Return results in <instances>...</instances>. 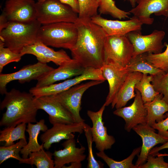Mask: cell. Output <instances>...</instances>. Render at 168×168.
<instances>
[{"instance_id": "6da1fadb", "label": "cell", "mask_w": 168, "mask_h": 168, "mask_svg": "<svg viewBox=\"0 0 168 168\" xmlns=\"http://www.w3.org/2000/svg\"><path fill=\"white\" fill-rule=\"evenodd\" d=\"M78 37L70 50L72 58L85 68H101L105 64L104 44L106 34L90 19H80L75 23Z\"/></svg>"}, {"instance_id": "7a4b0ae2", "label": "cell", "mask_w": 168, "mask_h": 168, "mask_svg": "<svg viewBox=\"0 0 168 168\" xmlns=\"http://www.w3.org/2000/svg\"><path fill=\"white\" fill-rule=\"evenodd\" d=\"M5 95L0 108L6 110L0 120V126H16L22 123L37 122L38 110L34 103V96L31 93L13 88Z\"/></svg>"}, {"instance_id": "3957f363", "label": "cell", "mask_w": 168, "mask_h": 168, "mask_svg": "<svg viewBox=\"0 0 168 168\" xmlns=\"http://www.w3.org/2000/svg\"><path fill=\"white\" fill-rule=\"evenodd\" d=\"M41 25L37 20L27 22H9L0 30V40L13 52L21 53L25 47L38 41V33Z\"/></svg>"}, {"instance_id": "277c9868", "label": "cell", "mask_w": 168, "mask_h": 168, "mask_svg": "<svg viewBox=\"0 0 168 168\" xmlns=\"http://www.w3.org/2000/svg\"><path fill=\"white\" fill-rule=\"evenodd\" d=\"M78 35L75 23L60 22L42 25L37 40L48 46L70 50L75 44Z\"/></svg>"}, {"instance_id": "5b68a950", "label": "cell", "mask_w": 168, "mask_h": 168, "mask_svg": "<svg viewBox=\"0 0 168 168\" xmlns=\"http://www.w3.org/2000/svg\"><path fill=\"white\" fill-rule=\"evenodd\" d=\"M36 19L42 25L60 22L75 23L78 14L59 0H45L36 3Z\"/></svg>"}, {"instance_id": "8992f818", "label": "cell", "mask_w": 168, "mask_h": 168, "mask_svg": "<svg viewBox=\"0 0 168 168\" xmlns=\"http://www.w3.org/2000/svg\"><path fill=\"white\" fill-rule=\"evenodd\" d=\"M133 53V45L126 35L106 36L104 44L105 64L126 66Z\"/></svg>"}, {"instance_id": "52a82bcc", "label": "cell", "mask_w": 168, "mask_h": 168, "mask_svg": "<svg viewBox=\"0 0 168 168\" xmlns=\"http://www.w3.org/2000/svg\"><path fill=\"white\" fill-rule=\"evenodd\" d=\"M103 82L91 80L77 84L65 91L52 96L69 112L75 123H83L85 120L81 117L80 113L82 95L89 88Z\"/></svg>"}, {"instance_id": "ba28073f", "label": "cell", "mask_w": 168, "mask_h": 168, "mask_svg": "<svg viewBox=\"0 0 168 168\" xmlns=\"http://www.w3.org/2000/svg\"><path fill=\"white\" fill-rule=\"evenodd\" d=\"M88 80L104 82L106 79L103 76L100 69L88 67L86 68L82 74L72 79L44 87H36L34 86L30 89L29 92L35 97L53 95L65 91L83 81Z\"/></svg>"}, {"instance_id": "9c48e42d", "label": "cell", "mask_w": 168, "mask_h": 168, "mask_svg": "<svg viewBox=\"0 0 168 168\" xmlns=\"http://www.w3.org/2000/svg\"><path fill=\"white\" fill-rule=\"evenodd\" d=\"M165 32L155 30L150 34L142 35L141 31L129 32L126 35L133 45V53L132 58L144 53L157 54L162 52L165 46L162 40Z\"/></svg>"}, {"instance_id": "30bf717a", "label": "cell", "mask_w": 168, "mask_h": 168, "mask_svg": "<svg viewBox=\"0 0 168 168\" xmlns=\"http://www.w3.org/2000/svg\"><path fill=\"white\" fill-rule=\"evenodd\" d=\"M54 68L47 63L38 61L36 63L28 65L19 71L8 74H0V92L5 94L7 92V85L10 82L18 80L23 84L32 80H38L42 78Z\"/></svg>"}, {"instance_id": "8fae6325", "label": "cell", "mask_w": 168, "mask_h": 168, "mask_svg": "<svg viewBox=\"0 0 168 168\" xmlns=\"http://www.w3.org/2000/svg\"><path fill=\"white\" fill-rule=\"evenodd\" d=\"M34 0H7L2 14L8 22H30L36 19Z\"/></svg>"}, {"instance_id": "7c38bea8", "label": "cell", "mask_w": 168, "mask_h": 168, "mask_svg": "<svg viewBox=\"0 0 168 168\" xmlns=\"http://www.w3.org/2000/svg\"><path fill=\"white\" fill-rule=\"evenodd\" d=\"M135 91L134 100L130 105L116 109L113 112L114 115L124 120V128L128 132H130L132 129L138 125L147 123V110L140 92L137 89H135Z\"/></svg>"}, {"instance_id": "4fadbf2b", "label": "cell", "mask_w": 168, "mask_h": 168, "mask_svg": "<svg viewBox=\"0 0 168 168\" xmlns=\"http://www.w3.org/2000/svg\"><path fill=\"white\" fill-rule=\"evenodd\" d=\"M34 102L38 110H43L48 114L49 121L53 125L75 123L69 112L52 95L34 97Z\"/></svg>"}, {"instance_id": "5bb4252c", "label": "cell", "mask_w": 168, "mask_h": 168, "mask_svg": "<svg viewBox=\"0 0 168 168\" xmlns=\"http://www.w3.org/2000/svg\"><path fill=\"white\" fill-rule=\"evenodd\" d=\"M105 106L103 104L97 111L88 110L87 112L92 124L91 130L93 141L99 152L110 149L115 142L114 137L107 133V128L103 121L102 116Z\"/></svg>"}, {"instance_id": "9a60e30c", "label": "cell", "mask_w": 168, "mask_h": 168, "mask_svg": "<svg viewBox=\"0 0 168 168\" xmlns=\"http://www.w3.org/2000/svg\"><path fill=\"white\" fill-rule=\"evenodd\" d=\"M91 19L103 29L107 36L125 35L132 31H141L144 24L141 20L134 16L129 20L120 21L108 20L97 14Z\"/></svg>"}, {"instance_id": "2e32d148", "label": "cell", "mask_w": 168, "mask_h": 168, "mask_svg": "<svg viewBox=\"0 0 168 168\" xmlns=\"http://www.w3.org/2000/svg\"><path fill=\"white\" fill-rule=\"evenodd\" d=\"M84 122L74 123L70 124H57L48 129L40 136L44 148L48 150L52 144L59 142L63 139L74 138L73 133H82L83 131Z\"/></svg>"}, {"instance_id": "e0dca14e", "label": "cell", "mask_w": 168, "mask_h": 168, "mask_svg": "<svg viewBox=\"0 0 168 168\" xmlns=\"http://www.w3.org/2000/svg\"><path fill=\"white\" fill-rule=\"evenodd\" d=\"M137 5L129 12L141 20L144 24L151 25L154 21L150 16L168 17V0H136Z\"/></svg>"}, {"instance_id": "ac0fdd59", "label": "cell", "mask_w": 168, "mask_h": 168, "mask_svg": "<svg viewBox=\"0 0 168 168\" xmlns=\"http://www.w3.org/2000/svg\"><path fill=\"white\" fill-rule=\"evenodd\" d=\"M21 53L23 56L26 54L33 55L36 57L38 61L40 62L47 63L52 62L59 66L72 59L63 49L55 51L38 41L32 45L25 47Z\"/></svg>"}, {"instance_id": "d6986e66", "label": "cell", "mask_w": 168, "mask_h": 168, "mask_svg": "<svg viewBox=\"0 0 168 168\" xmlns=\"http://www.w3.org/2000/svg\"><path fill=\"white\" fill-rule=\"evenodd\" d=\"M133 129L141 137L142 145L135 166L138 168L144 163L151 149L156 145L164 143L168 140V138L165 137L155 132V129L147 124H139Z\"/></svg>"}, {"instance_id": "ffe728a7", "label": "cell", "mask_w": 168, "mask_h": 168, "mask_svg": "<svg viewBox=\"0 0 168 168\" xmlns=\"http://www.w3.org/2000/svg\"><path fill=\"white\" fill-rule=\"evenodd\" d=\"M100 69L109 85V92L104 104L106 106L111 104L129 72L126 66L112 63L105 64Z\"/></svg>"}, {"instance_id": "44dd1931", "label": "cell", "mask_w": 168, "mask_h": 168, "mask_svg": "<svg viewBox=\"0 0 168 168\" xmlns=\"http://www.w3.org/2000/svg\"><path fill=\"white\" fill-rule=\"evenodd\" d=\"M85 68L72 58L69 62L54 69L42 78L37 80L35 86L41 87L49 86L58 81L67 79L82 74Z\"/></svg>"}, {"instance_id": "7402d4cb", "label": "cell", "mask_w": 168, "mask_h": 168, "mask_svg": "<svg viewBox=\"0 0 168 168\" xmlns=\"http://www.w3.org/2000/svg\"><path fill=\"white\" fill-rule=\"evenodd\" d=\"M62 145L63 149L55 151L53 153L54 168H63L66 164L73 162H82L85 159V148L82 146L77 147L74 138L66 140Z\"/></svg>"}, {"instance_id": "603a6c76", "label": "cell", "mask_w": 168, "mask_h": 168, "mask_svg": "<svg viewBox=\"0 0 168 168\" xmlns=\"http://www.w3.org/2000/svg\"><path fill=\"white\" fill-rule=\"evenodd\" d=\"M142 75L143 73L139 72L128 73L111 104L112 108L115 107L117 109L124 107L129 100L135 97V86L140 81Z\"/></svg>"}, {"instance_id": "cb8c5ba5", "label": "cell", "mask_w": 168, "mask_h": 168, "mask_svg": "<svg viewBox=\"0 0 168 168\" xmlns=\"http://www.w3.org/2000/svg\"><path fill=\"white\" fill-rule=\"evenodd\" d=\"M48 129L45 120L43 119L35 124L31 123L28 124L26 131L29 136L28 142L20 152L23 158L27 159L31 153L39 151L44 148L43 144L40 145L38 143V137L40 131L44 132Z\"/></svg>"}, {"instance_id": "d4e9b609", "label": "cell", "mask_w": 168, "mask_h": 168, "mask_svg": "<svg viewBox=\"0 0 168 168\" xmlns=\"http://www.w3.org/2000/svg\"><path fill=\"white\" fill-rule=\"evenodd\" d=\"M159 94L152 101L144 103L147 111V124L151 126L156 122H160L166 117L165 113L168 112V103Z\"/></svg>"}, {"instance_id": "484cf974", "label": "cell", "mask_w": 168, "mask_h": 168, "mask_svg": "<svg viewBox=\"0 0 168 168\" xmlns=\"http://www.w3.org/2000/svg\"><path fill=\"white\" fill-rule=\"evenodd\" d=\"M147 53L141 54L132 58L126 66L128 72H137L152 76L165 73L153 66L147 61L146 58Z\"/></svg>"}, {"instance_id": "4316f807", "label": "cell", "mask_w": 168, "mask_h": 168, "mask_svg": "<svg viewBox=\"0 0 168 168\" xmlns=\"http://www.w3.org/2000/svg\"><path fill=\"white\" fill-rule=\"evenodd\" d=\"M26 124L21 123L16 126L6 127L0 132V141L5 142V146L14 144V142L21 139L26 140L25 135Z\"/></svg>"}, {"instance_id": "83f0119b", "label": "cell", "mask_w": 168, "mask_h": 168, "mask_svg": "<svg viewBox=\"0 0 168 168\" xmlns=\"http://www.w3.org/2000/svg\"><path fill=\"white\" fill-rule=\"evenodd\" d=\"M26 140L21 139L16 143L8 146L0 147V164L8 159L12 158L19 161V163L27 164L28 159L21 157L19 153L27 144Z\"/></svg>"}, {"instance_id": "f1b7e54d", "label": "cell", "mask_w": 168, "mask_h": 168, "mask_svg": "<svg viewBox=\"0 0 168 168\" xmlns=\"http://www.w3.org/2000/svg\"><path fill=\"white\" fill-rule=\"evenodd\" d=\"M152 79V75L143 73L141 79L135 86V89L140 92L144 103L153 100L159 94L155 91L151 83Z\"/></svg>"}, {"instance_id": "f546056e", "label": "cell", "mask_w": 168, "mask_h": 168, "mask_svg": "<svg viewBox=\"0 0 168 168\" xmlns=\"http://www.w3.org/2000/svg\"><path fill=\"white\" fill-rule=\"evenodd\" d=\"M141 150L139 147L133 149L130 155L123 160L118 161L109 157L104 151L96 153L97 156L102 159L110 168H138L132 163L133 161L137 155H138Z\"/></svg>"}, {"instance_id": "4dcf8cb0", "label": "cell", "mask_w": 168, "mask_h": 168, "mask_svg": "<svg viewBox=\"0 0 168 168\" xmlns=\"http://www.w3.org/2000/svg\"><path fill=\"white\" fill-rule=\"evenodd\" d=\"M31 153L27 164L35 165L37 168H54V161L52 159L53 153L44 149Z\"/></svg>"}, {"instance_id": "1f68e13d", "label": "cell", "mask_w": 168, "mask_h": 168, "mask_svg": "<svg viewBox=\"0 0 168 168\" xmlns=\"http://www.w3.org/2000/svg\"><path fill=\"white\" fill-rule=\"evenodd\" d=\"M97 1L98 10L100 15H109L119 20L129 18V15L131 14L129 12L118 8L114 0H97Z\"/></svg>"}, {"instance_id": "d6a6232c", "label": "cell", "mask_w": 168, "mask_h": 168, "mask_svg": "<svg viewBox=\"0 0 168 168\" xmlns=\"http://www.w3.org/2000/svg\"><path fill=\"white\" fill-rule=\"evenodd\" d=\"M79 7L80 19H90L97 14L98 5L97 0H77Z\"/></svg>"}, {"instance_id": "836d02e7", "label": "cell", "mask_w": 168, "mask_h": 168, "mask_svg": "<svg viewBox=\"0 0 168 168\" xmlns=\"http://www.w3.org/2000/svg\"><path fill=\"white\" fill-rule=\"evenodd\" d=\"M91 127L84 123L83 131L86 136L88 148V156L87 158V168H102L104 164L100 161H97L95 158L92 150V144L93 142L91 130Z\"/></svg>"}, {"instance_id": "e575fe53", "label": "cell", "mask_w": 168, "mask_h": 168, "mask_svg": "<svg viewBox=\"0 0 168 168\" xmlns=\"http://www.w3.org/2000/svg\"><path fill=\"white\" fill-rule=\"evenodd\" d=\"M164 45L166 47L164 52L157 54L147 53L146 58L153 66L167 72H168V44L165 43Z\"/></svg>"}, {"instance_id": "d590c367", "label": "cell", "mask_w": 168, "mask_h": 168, "mask_svg": "<svg viewBox=\"0 0 168 168\" xmlns=\"http://www.w3.org/2000/svg\"><path fill=\"white\" fill-rule=\"evenodd\" d=\"M23 55L21 53H16L5 46L3 41L0 40V72L4 67L8 63L19 61Z\"/></svg>"}, {"instance_id": "8d00e7d4", "label": "cell", "mask_w": 168, "mask_h": 168, "mask_svg": "<svg viewBox=\"0 0 168 168\" xmlns=\"http://www.w3.org/2000/svg\"><path fill=\"white\" fill-rule=\"evenodd\" d=\"M151 82L155 91L162 94L163 99L168 103V72L153 76Z\"/></svg>"}, {"instance_id": "74e56055", "label": "cell", "mask_w": 168, "mask_h": 168, "mask_svg": "<svg viewBox=\"0 0 168 168\" xmlns=\"http://www.w3.org/2000/svg\"><path fill=\"white\" fill-rule=\"evenodd\" d=\"M155 156L157 157L149 155L147 162L139 166L138 168H168V163L164 161V156L158 153Z\"/></svg>"}, {"instance_id": "f35d334b", "label": "cell", "mask_w": 168, "mask_h": 168, "mask_svg": "<svg viewBox=\"0 0 168 168\" xmlns=\"http://www.w3.org/2000/svg\"><path fill=\"white\" fill-rule=\"evenodd\" d=\"M166 117L162 120L155 123L152 126L154 129L158 131L160 135L168 138V112L166 113Z\"/></svg>"}, {"instance_id": "ab89813d", "label": "cell", "mask_w": 168, "mask_h": 168, "mask_svg": "<svg viewBox=\"0 0 168 168\" xmlns=\"http://www.w3.org/2000/svg\"><path fill=\"white\" fill-rule=\"evenodd\" d=\"M45 0H37L38 2H42ZM61 2L70 6L78 14L79 12V7L77 0H59Z\"/></svg>"}, {"instance_id": "60d3db41", "label": "cell", "mask_w": 168, "mask_h": 168, "mask_svg": "<svg viewBox=\"0 0 168 168\" xmlns=\"http://www.w3.org/2000/svg\"><path fill=\"white\" fill-rule=\"evenodd\" d=\"M168 148V140L162 145L153 148L149 152V155L155 156L158 152L162 150Z\"/></svg>"}, {"instance_id": "b9f144b4", "label": "cell", "mask_w": 168, "mask_h": 168, "mask_svg": "<svg viewBox=\"0 0 168 168\" xmlns=\"http://www.w3.org/2000/svg\"><path fill=\"white\" fill-rule=\"evenodd\" d=\"M70 163L69 166H65L63 168H81L82 167L81 162H73Z\"/></svg>"}, {"instance_id": "7bdbcfd3", "label": "cell", "mask_w": 168, "mask_h": 168, "mask_svg": "<svg viewBox=\"0 0 168 168\" xmlns=\"http://www.w3.org/2000/svg\"><path fill=\"white\" fill-rule=\"evenodd\" d=\"M124 1H128L129 2L132 8H134L136 6V0H124Z\"/></svg>"}, {"instance_id": "ee69618b", "label": "cell", "mask_w": 168, "mask_h": 168, "mask_svg": "<svg viewBox=\"0 0 168 168\" xmlns=\"http://www.w3.org/2000/svg\"><path fill=\"white\" fill-rule=\"evenodd\" d=\"M158 154H159V155H161V156H168V154H166V153H164V154H160V153H159V152L158 153H157Z\"/></svg>"}]
</instances>
